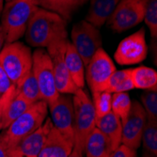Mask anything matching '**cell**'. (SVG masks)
<instances>
[{
  "label": "cell",
  "mask_w": 157,
  "mask_h": 157,
  "mask_svg": "<svg viewBox=\"0 0 157 157\" xmlns=\"http://www.w3.org/2000/svg\"><path fill=\"white\" fill-rule=\"evenodd\" d=\"M95 127L108 139L112 151H115L121 144V121L112 111L105 116L95 121Z\"/></svg>",
  "instance_id": "cell-16"
},
{
  "label": "cell",
  "mask_w": 157,
  "mask_h": 157,
  "mask_svg": "<svg viewBox=\"0 0 157 157\" xmlns=\"http://www.w3.org/2000/svg\"><path fill=\"white\" fill-rule=\"evenodd\" d=\"M86 68L85 79L91 92L105 90L109 78L117 71L112 59L103 48L96 51Z\"/></svg>",
  "instance_id": "cell-8"
},
{
  "label": "cell",
  "mask_w": 157,
  "mask_h": 157,
  "mask_svg": "<svg viewBox=\"0 0 157 157\" xmlns=\"http://www.w3.org/2000/svg\"><path fill=\"white\" fill-rule=\"evenodd\" d=\"M0 157H7L6 151L3 147V144L1 143V141H0Z\"/></svg>",
  "instance_id": "cell-35"
},
{
  "label": "cell",
  "mask_w": 157,
  "mask_h": 157,
  "mask_svg": "<svg viewBox=\"0 0 157 157\" xmlns=\"http://www.w3.org/2000/svg\"><path fill=\"white\" fill-rule=\"evenodd\" d=\"M0 65L12 85L16 87L31 72L32 53L30 48L20 41L5 44L0 52Z\"/></svg>",
  "instance_id": "cell-4"
},
{
  "label": "cell",
  "mask_w": 157,
  "mask_h": 157,
  "mask_svg": "<svg viewBox=\"0 0 157 157\" xmlns=\"http://www.w3.org/2000/svg\"><path fill=\"white\" fill-rule=\"evenodd\" d=\"M111 157H136V151L121 144L112 152Z\"/></svg>",
  "instance_id": "cell-31"
},
{
  "label": "cell",
  "mask_w": 157,
  "mask_h": 157,
  "mask_svg": "<svg viewBox=\"0 0 157 157\" xmlns=\"http://www.w3.org/2000/svg\"><path fill=\"white\" fill-rule=\"evenodd\" d=\"M142 157H154V156H153V155H151V154H150L149 152H145Z\"/></svg>",
  "instance_id": "cell-37"
},
{
  "label": "cell",
  "mask_w": 157,
  "mask_h": 157,
  "mask_svg": "<svg viewBox=\"0 0 157 157\" xmlns=\"http://www.w3.org/2000/svg\"><path fill=\"white\" fill-rule=\"evenodd\" d=\"M64 59L69 71V74L72 77L74 83L77 89H84L86 79H85V66L80 58V56L71 44V41L67 40L66 49L64 54Z\"/></svg>",
  "instance_id": "cell-18"
},
{
  "label": "cell",
  "mask_w": 157,
  "mask_h": 157,
  "mask_svg": "<svg viewBox=\"0 0 157 157\" xmlns=\"http://www.w3.org/2000/svg\"><path fill=\"white\" fill-rule=\"evenodd\" d=\"M71 38V44L80 56L84 66L87 67L96 51L102 48L103 40L99 28L82 20L73 26Z\"/></svg>",
  "instance_id": "cell-7"
},
{
  "label": "cell",
  "mask_w": 157,
  "mask_h": 157,
  "mask_svg": "<svg viewBox=\"0 0 157 157\" xmlns=\"http://www.w3.org/2000/svg\"><path fill=\"white\" fill-rule=\"evenodd\" d=\"M54 127L68 138L75 140L74 106L70 94H60L53 104L48 105Z\"/></svg>",
  "instance_id": "cell-13"
},
{
  "label": "cell",
  "mask_w": 157,
  "mask_h": 157,
  "mask_svg": "<svg viewBox=\"0 0 157 157\" xmlns=\"http://www.w3.org/2000/svg\"><path fill=\"white\" fill-rule=\"evenodd\" d=\"M67 40L68 39L54 42L46 48V51L52 61L56 90L59 94H75L78 89L69 74L64 59Z\"/></svg>",
  "instance_id": "cell-10"
},
{
  "label": "cell",
  "mask_w": 157,
  "mask_h": 157,
  "mask_svg": "<svg viewBox=\"0 0 157 157\" xmlns=\"http://www.w3.org/2000/svg\"><path fill=\"white\" fill-rule=\"evenodd\" d=\"M15 93H16V87L14 85H12L10 88V90L0 97V131L2 130V118H3V114L6 109V106L8 103L10 102V100L11 99V97Z\"/></svg>",
  "instance_id": "cell-30"
},
{
  "label": "cell",
  "mask_w": 157,
  "mask_h": 157,
  "mask_svg": "<svg viewBox=\"0 0 157 157\" xmlns=\"http://www.w3.org/2000/svg\"><path fill=\"white\" fill-rule=\"evenodd\" d=\"M6 2H10V1H12V0H5Z\"/></svg>",
  "instance_id": "cell-38"
},
{
  "label": "cell",
  "mask_w": 157,
  "mask_h": 157,
  "mask_svg": "<svg viewBox=\"0 0 157 157\" xmlns=\"http://www.w3.org/2000/svg\"><path fill=\"white\" fill-rule=\"evenodd\" d=\"M141 142L146 152L157 156V121L147 120L143 133H142Z\"/></svg>",
  "instance_id": "cell-25"
},
{
  "label": "cell",
  "mask_w": 157,
  "mask_h": 157,
  "mask_svg": "<svg viewBox=\"0 0 157 157\" xmlns=\"http://www.w3.org/2000/svg\"><path fill=\"white\" fill-rule=\"evenodd\" d=\"M32 105V103H30L24 96L19 94L16 89V93L11 97L4 111L2 118V130L6 129L13 121H15L18 117H20Z\"/></svg>",
  "instance_id": "cell-21"
},
{
  "label": "cell",
  "mask_w": 157,
  "mask_h": 157,
  "mask_svg": "<svg viewBox=\"0 0 157 157\" xmlns=\"http://www.w3.org/2000/svg\"><path fill=\"white\" fill-rule=\"evenodd\" d=\"M39 7L38 0H12L4 4L0 25L5 44L18 41L25 35L28 22Z\"/></svg>",
  "instance_id": "cell-3"
},
{
  "label": "cell",
  "mask_w": 157,
  "mask_h": 157,
  "mask_svg": "<svg viewBox=\"0 0 157 157\" xmlns=\"http://www.w3.org/2000/svg\"><path fill=\"white\" fill-rule=\"evenodd\" d=\"M144 11V21L152 39L157 37V0H141Z\"/></svg>",
  "instance_id": "cell-28"
},
{
  "label": "cell",
  "mask_w": 157,
  "mask_h": 157,
  "mask_svg": "<svg viewBox=\"0 0 157 157\" xmlns=\"http://www.w3.org/2000/svg\"><path fill=\"white\" fill-rule=\"evenodd\" d=\"M92 104L95 110L96 120L111 112L112 94L107 91H92Z\"/></svg>",
  "instance_id": "cell-27"
},
{
  "label": "cell",
  "mask_w": 157,
  "mask_h": 157,
  "mask_svg": "<svg viewBox=\"0 0 157 157\" xmlns=\"http://www.w3.org/2000/svg\"><path fill=\"white\" fill-rule=\"evenodd\" d=\"M72 98L74 106V146L84 152L87 137L95 128V110L90 97L84 89H78Z\"/></svg>",
  "instance_id": "cell-5"
},
{
  "label": "cell",
  "mask_w": 157,
  "mask_h": 157,
  "mask_svg": "<svg viewBox=\"0 0 157 157\" xmlns=\"http://www.w3.org/2000/svg\"><path fill=\"white\" fill-rule=\"evenodd\" d=\"M53 127L51 119H46L37 130L23 138L14 148L6 151L7 157H38Z\"/></svg>",
  "instance_id": "cell-14"
},
{
  "label": "cell",
  "mask_w": 157,
  "mask_h": 157,
  "mask_svg": "<svg viewBox=\"0 0 157 157\" xmlns=\"http://www.w3.org/2000/svg\"><path fill=\"white\" fill-rule=\"evenodd\" d=\"M135 88L131 79L130 70H121L116 71L111 75L105 91L113 94L118 92H127Z\"/></svg>",
  "instance_id": "cell-23"
},
{
  "label": "cell",
  "mask_w": 157,
  "mask_h": 157,
  "mask_svg": "<svg viewBox=\"0 0 157 157\" xmlns=\"http://www.w3.org/2000/svg\"><path fill=\"white\" fill-rule=\"evenodd\" d=\"M4 44H5V38H4V34L2 31L1 25H0V52H1V50L4 46Z\"/></svg>",
  "instance_id": "cell-34"
},
{
  "label": "cell",
  "mask_w": 157,
  "mask_h": 157,
  "mask_svg": "<svg viewBox=\"0 0 157 157\" xmlns=\"http://www.w3.org/2000/svg\"><path fill=\"white\" fill-rule=\"evenodd\" d=\"M11 86V81L10 80L2 66L0 65V96H2L5 92H7Z\"/></svg>",
  "instance_id": "cell-32"
},
{
  "label": "cell",
  "mask_w": 157,
  "mask_h": 157,
  "mask_svg": "<svg viewBox=\"0 0 157 157\" xmlns=\"http://www.w3.org/2000/svg\"><path fill=\"white\" fill-rule=\"evenodd\" d=\"M143 19L141 0H120L106 23L113 31L121 33L140 24Z\"/></svg>",
  "instance_id": "cell-9"
},
{
  "label": "cell",
  "mask_w": 157,
  "mask_h": 157,
  "mask_svg": "<svg viewBox=\"0 0 157 157\" xmlns=\"http://www.w3.org/2000/svg\"><path fill=\"white\" fill-rule=\"evenodd\" d=\"M120 0H91L86 21L100 28L109 19Z\"/></svg>",
  "instance_id": "cell-17"
},
{
  "label": "cell",
  "mask_w": 157,
  "mask_h": 157,
  "mask_svg": "<svg viewBox=\"0 0 157 157\" xmlns=\"http://www.w3.org/2000/svg\"><path fill=\"white\" fill-rule=\"evenodd\" d=\"M84 152L87 157H111L113 151L108 139L95 127L87 137Z\"/></svg>",
  "instance_id": "cell-19"
},
{
  "label": "cell",
  "mask_w": 157,
  "mask_h": 157,
  "mask_svg": "<svg viewBox=\"0 0 157 157\" xmlns=\"http://www.w3.org/2000/svg\"><path fill=\"white\" fill-rule=\"evenodd\" d=\"M83 153L84 152L82 151H80L79 149H77L76 147L74 146L72 151H71V153L69 154L68 157H83Z\"/></svg>",
  "instance_id": "cell-33"
},
{
  "label": "cell",
  "mask_w": 157,
  "mask_h": 157,
  "mask_svg": "<svg viewBox=\"0 0 157 157\" xmlns=\"http://www.w3.org/2000/svg\"><path fill=\"white\" fill-rule=\"evenodd\" d=\"M0 97H1V96H0Z\"/></svg>",
  "instance_id": "cell-39"
},
{
  "label": "cell",
  "mask_w": 157,
  "mask_h": 157,
  "mask_svg": "<svg viewBox=\"0 0 157 157\" xmlns=\"http://www.w3.org/2000/svg\"><path fill=\"white\" fill-rule=\"evenodd\" d=\"M141 105L147 115V120L157 121V92L156 90H147L141 95Z\"/></svg>",
  "instance_id": "cell-29"
},
{
  "label": "cell",
  "mask_w": 157,
  "mask_h": 157,
  "mask_svg": "<svg viewBox=\"0 0 157 157\" xmlns=\"http://www.w3.org/2000/svg\"><path fill=\"white\" fill-rule=\"evenodd\" d=\"M145 29L141 27L134 34L123 39L114 54L116 62L121 65H133L143 61L148 55Z\"/></svg>",
  "instance_id": "cell-11"
},
{
  "label": "cell",
  "mask_w": 157,
  "mask_h": 157,
  "mask_svg": "<svg viewBox=\"0 0 157 157\" xmlns=\"http://www.w3.org/2000/svg\"><path fill=\"white\" fill-rule=\"evenodd\" d=\"M134 88L144 90H157V73L154 69L140 66L130 69Z\"/></svg>",
  "instance_id": "cell-22"
},
{
  "label": "cell",
  "mask_w": 157,
  "mask_h": 157,
  "mask_svg": "<svg viewBox=\"0 0 157 157\" xmlns=\"http://www.w3.org/2000/svg\"><path fill=\"white\" fill-rule=\"evenodd\" d=\"M132 105L131 98L127 92H118L112 94L111 111L121 120L124 119L129 113Z\"/></svg>",
  "instance_id": "cell-26"
},
{
  "label": "cell",
  "mask_w": 157,
  "mask_h": 157,
  "mask_svg": "<svg viewBox=\"0 0 157 157\" xmlns=\"http://www.w3.org/2000/svg\"><path fill=\"white\" fill-rule=\"evenodd\" d=\"M67 22L56 12L39 7L27 24L25 40L37 48H47L56 41L67 40Z\"/></svg>",
  "instance_id": "cell-1"
},
{
  "label": "cell",
  "mask_w": 157,
  "mask_h": 157,
  "mask_svg": "<svg viewBox=\"0 0 157 157\" xmlns=\"http://www.w3.org/2000/svg\"><path fill=\"white\" fill-rule=\"evenodd\" d=\"M121 121V144L136 151L141 144V137L147 115L141 104L137 101L132 102L128 115Z\"/></svg>",
  "instance_id": "cell-12"
},
{
  "label": "cell",
  "mask_w": 157,
  "mask_h": 157,
  "mask_svg": "<svg viewBox=\"0 0 157 157\" xmlns=\"http://www.w3.org/2000/svg\"><path fill=\"white\" fill-rule=\"evenodd\" d=\"M48 105L44 100L34 103L25 113L13 121L0 135V141L6 151L33 133L47 119Z\"/></svg>",
  "instance_id": "cell-2"
},
{
  "label": "cell",
  "mask_w": 157,
  "mask_h": 157,
  "mask_svg": "<svg viewBox=\"0 0 157 157\" xmlns=\"http://www.w3.org/2000/svg\"><path fill=\"white\" fill-rule=\"evenodd\" d=\"M39 6L45 10L56 12L67 22L73 13L87 0H38Z\"/></svg>",
  "instance_id": "cell-20"
},
{
  "label": "cell",
  "mask_w": 157,
  "mask_h": 157,
  "mask_svg": "<svg viewBox=\"0 0 157 157\" xmlns=\"http://www.w3.org/2000/svg\"><path fill=\"white\" fill-rule=\"evenodd\" d=\"M16 89L19 94L24 96L32 104L41 100L39 86L32 74V71L16 86Z\"/></svg>",
  "instance_id": "cell-24"
},
{
  "label": "cell",
  "mask_w": 157,
  "mask_h": 157,
  "mask_svg": "<svg viewBox=\"0 0 157 157\" xmlns=\"http://www.w3.org/2000/svg\"><path fill=\"white\" fill-rule=\"evenodd\" d=\"M4 1L5 0H0V17H1V13H2L3 8H4Z\"/></svg>",
  "instance_id": "cell-36"
},
{
  "label": "cell",
  "mask_w": 157,
  "mask_h": 157,
  "mask_svg": "<svg viewBox=\"0 0 157 157\" xmlns=\"http://www.w3.org/2000/svg\"><path fill=\"white\" fill-rule=\"evenodd\" d=\"M74 145V139L66 137L53 127L38 157H68Z\"/></svg>",
  "instance_id": "cell-15"
},
{
  "label": "cell",
  "mask_w": 157,
  "mask_h": 157,
  "mask_svg": "<svg viewBox=\"0 0 157 157\" xmlns=\"http://www.w3.org/2000/svg\"><path fill=\"white\" fill-rule=\"evenodd\" d=\"M31 71L39 86L40 99L47 105L53 104L60 94L56 87L52 61L46 50L39 48L33 52Z\"/></svg>",
  "instance_id": "cell-6"
}]
</instances>
